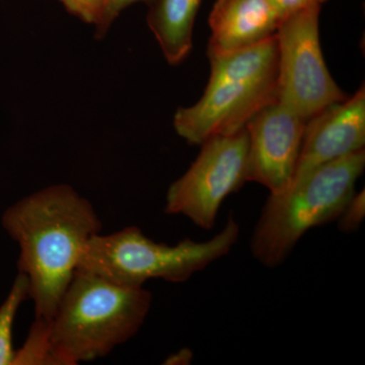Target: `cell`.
<instances>
[{"instance_id":"1","label":"cell","mask_w":365,"mask_h":365,"mask_svg":"<svg viewBox=\"0 0 365 365\" xmlns=\"http://www.w3.org/2000/svg\"><path fill=\"white\" fill-rule=\"evenodd\" d=\"M1 225L18 245L16 267L30 282L35 318L51 319L103 222L90 200L67 184L38 190L9 206Z\"/></svg>"},{"instance_id":"2","label":"cell","mask_w":365,"mask_h":365,"mask_svg":"<svg viewBox=\"0 0 365 365\" xmlns=\"http://www.w3.org/2000/svg\"><path fill=\"white\" fill-rule=\"evenodd\" d=\"M153 294L78 270L50 319V334L64 365L107 356L132 339L150 314Z\"/></svg>"},{"instance_id":"3","label":"cell","mask_w":365,"mask_h":365,"mask_svg":"<svg viewBox=\"0 0 365 365\" xmlns=\"http://www.w3.org/2000/svg\"><path fill=\"white\" fill-rule=\"evenodd\" d=\"M208 58L210 78L202 97L191 107L180 108L174 117L177 133L195 145L241 130L259 110L277 98L276 35Z\"/></svg>"},{"instance_id":"4","label":"cell","mask_w":365,"mask_h":365,"mask_svg":"<svg viewBox=\"0 0 365 365\" xmlns=\"http://www.w3.org/2000/svg\"><path fill=\"white\" fill-rule=\"evenodd\" d=\"M364 168L365 150L355 151L270 194L251 240L255 258L266 267H277L307 230L337 220Z\"/></svg>"},{"instance_id":"5","label":"cell","mask_w":365,"mask_h":365,"mask_svg":"<svg viewBox=\"0 0 365 365\" xmlns=\"http://www.w3.org/2000/svg\"><path fill=\"white\" fill-rule=\"evenodd\" d=\"M241 230L235 216L206 242L182 240L174 246L157 242L137 227L111 234L93 235L86 242L78 270L129 287H143L150 280L182 283L211 263L227 256L239 240Z\"/></svg>"},{"instance_id":"6","label":"cell","mask_w":365,"mask_h":365,"mask_svg":"<svg viewBox=\"0 0 365 365\" xmlns=\"http://www.w3.org/2000/svg\"><path fill=\"white\" fill-rule=\"evenodd\" d=\"M321 6L281 21L277 39V100L309 120L348 97L329 72L319 42Z\"/></svg>"},{"instance_id":"7","label":"cell","mask_w":365,"mask_h":365,"mask_svg":"<svg viewBox=\"0 0 365 365\" xmlns=\"http://www.w3.org/2000/svg\"><path fill=\"white\" fill-rule=\"evenodd\" d=\"M248 144L246 128L204 141L188 170L168 190L165 212L203 230L215 227L223 201L247 182Z\"/></svg>"},{"instance_id":"8","label":"cell","mask_w":365,"mask_h":365,"mask_svg":"<svg viewBox=\"0 0 365 365\" xmlns=\"http://www.w3.org/2000/svg\"><path fill=\"white\" fill-rule=\"evenodd\" d=\"M307 120L276 98L247 122V182L263 185L270 194L292 184L299 160Z\"/></svg>"},{"instance_id":"9","label":"cell","mask_w":365,"mask_h":365,"mask_svg":"<svg viewBox=\"0 0 365 365\" xmlns=\"http://www.w3.org/2000/svg\"><path fill=\"white\" fill-rule=\"evenodd\" d=\"M364 145L365 88L362 85L352 97L328 106L307 120L292 184L319 165L364 150Z\"/></svg>"},{"instance_id":"10","label":"cell","mask_w":365,"mask_h":365,"mask_svg":"<svg viewBox=\"0 0 365 365\" xmlns=\"http://www.w3.org/2000/svg\"><path fill=\"white\" fill-rule=\"evenodd\" d=\"M281 20L268 0H216L209 16L207 55L251 47L277 33Z\"/></svg>"},{"instance_id":"11","label":"cell","mask_w":365,"mask_h":365,"mask_svg":"<svg viewBox=\"0 0 365 365\" xmlns=\"http://www.w3.org/2000/svg\"><path fill=\"white\" fill-rule=\"evenodd\" d=\"M202 0H153L148 24L165 60L181 63L193 46L194 23Z\"/></svg>"},{"instance_id":"12","label":"cell","mask_w":365,"mask_h":365,"mask_svg":"<svg viewBox=\"0 0 365 365\" xmlns=\"http://www.w3.org/2000/svg\"><path fill=\"white\" fill-rule=\"evenodd\" d=\"M30 299V282L25 274L18 272L11 289L0 304V365H13L16 349L13 332L19 309Z\"/></svg>"},{"instance_id":"13","label":"cell","mask_w":365,"mask_h":365,"mask_svg":"<svg viewBox=\"0 0 365 365\" xmlns=\"http://www.w3.org/2000/svg\"><path fill=\"white\" fill-rule=\"evenodd\" d=\"M13 365H64L53 345L50 319H34L25 343L16 350Z\"/></svg>"},{"instance_id":"14","label":"cell","mask_w":365,"mask_h":365,"mask_svg":"<svg viewBox=\"0 0 365 365\" xmlns=\"http://www.w3.org/2000/svg\"><path fill=\"white\" fill-rule=\"evenodd\" d=\"M365 217V192L362 190L359 193L355 192L339 217H338V227L342 232H354L364 222Z\"/></svg>"},{"instance_id":"15","label":"cell","mask_w":365,"mask_h":365,"mask_svg":"<svg viewBox=\"0 0 365 365\" xmlns=\"http://www.w3.org/2000/svg\"><path fill=\"white\" fill-rule=\"evenodd\" d=\"M68 13L86 24L97 26L102 19L104 0H59Z\"/></svg>"},{"instance_id":"16","label":"cell","mask_w":365,"mask_h":365,"mask_svg":"<svg viewBox=\"0 0 365 365\" xmlns=\"http://www.w3.org/2000/svg\"><path fill=\"white\" fill-rule=\"evenodd\" d=\"M153 1V0H104L102 19L98 25L96 26V37L98 39L104 37L109 29L111 28L112 24L127 7L137 4V2H146L150 4Z\"/></svg>"},{"instance_id":"17","label":"cell","mask_w":365,"mask_h":365,"mask_svg":"<svg viewBox=\"0 0 365 365\" xmlns=\"http://www.w3.org/2000/svg\"><path fill=\"white\" fill-rule=\"evenodd\" d=\"M280 20L311 7L323 6L328 0H268Z\"/></svg>"},{"instance_id":"18","label":"cell","mask_w":365,"mask_h":365,"mask_svg":"<svg viewBox=\"0 0 365 365\" xmlns=\"http://www.w3.org/2000/svg\"><path fill=\"white\" fill-rule=\"evenodd\" d=\"M193 351L190 348H182L179 351L172 353L163 361L165 365H189L193 361Z\"/></svg>"}]
</instances>
